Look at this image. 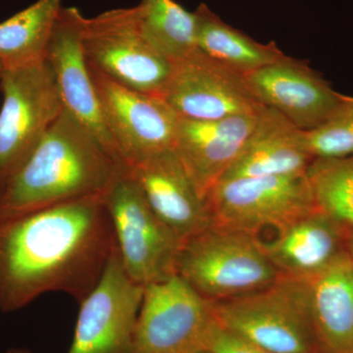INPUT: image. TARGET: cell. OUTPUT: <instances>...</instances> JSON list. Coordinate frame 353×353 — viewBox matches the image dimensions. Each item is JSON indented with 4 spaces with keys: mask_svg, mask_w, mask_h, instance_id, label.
Masks as SVG:
<instances>
[{
    "mask_svg": "<svg viewBox=\"0 0 353 353\" xmlns=\"http://www.w3.org/2000/svg\"><path fill=\"white\" fill-rule=\"evenodd\" d=\"M103 196H88L0 220V311L48 292L85 299L115 248Z\"/></svg>",
    "mask_w": 353,
    "mask_h": 353,
    "instance_id": "obj_1",
    "label": "cell"
},
{
    "mask_svg": "<svg viewBox=\"0 0 353 353\" xmlns=\"http://www.w3.org/2000/svg\"><path fill=\"white\" fill-rule=\"evenodd\" d=\"M124 170L63 108L31 154L0 183V220L88 196H103Z\"/></svg>",
    "mask_w": 353,
    "mask_h": 353,
    "instance_id": "obj_2",
    "label": "cell"
},
{
    "mask_svg": "<svg viewBox=\"0 0 353 353\" xmlns=\"http://www.w3.org/2000/svg\"><path fill=\"white\" fill-rule=\"evenodd\" d=\"M225 329L269 353H324L309 309L305 280L280 277L263 289L213 303Z\"/></svg>",
    "mask_w": 353,
    "mask_h": 353,
    "instance_id": "obj_3",
    "label": "cell"
},
{
    "mask_svg": "<svg viewBox=\"0 0 353 353\" xmlns=\"http://www.w3.org/2000/svg\"><path fill=\"white\" fill-rule=\"evenodd\" d=\"M176 274L212 303L256 292L281 276L259 236L211 225L183 241Z\"/></svg>",
    "mask_w": 353,
    "mask_h": 353,
    "instance_id": "obj_4",
    "label": "cell"
},
{
    "mask_svg": "<svg viewBox=\"0 0 353 353\" xmlns=\"http://www.w3.org/2000/svg\"><path fill=\"white\" fill-rule=\"evenodd\" d=\"M0 183L22 165L63 110L46 58L7 67L0 77Z\"/></svg>",
    "mask_w": 353,
    "mask_h": 353,
    "instance_id": "obj_5",
    "label": "cell"
},
{
    "mask_svg": "<svg viewBox=\"0 0 353 353\" xmlns=\"http://www.w3.org/2000/svg\"><path fill=\"white\" fill-rule=\"evenodd\" d=\"M82 43L88 66L125 87L162 97L174 64L143 37L137 6L85 18Z\"/></svg>",
    "mask_w": 353,
    "mask_h": 353,
    "instance_id": "obj_6",
    "label": "cell"
},
{
    "mask_svg": "<svg viewBox=\"0 0 353 353\" xmlns=\"http://www.w3.org/2000/svg\"><path fill=\"white\" fill-rule=\"evenodd\" d=\"M211 226L257 236L317 209L307 174L221 180L206 196Z\"/></svg>",
    "mask_w": 353,
    "mask_h": 353,
    "instance_id": "obj_7",
    "label": "cell"
},
{
    "mask_svg": "<svg viewBox=\"0 0 353 353\" xmlns=\"http://www.w3.org/2000/svg\"><path fill=\"white\" fill-rule=\"evenodd\" d=\"M103 201L129 277L148 285L175 275L182 243L152 212L127 169L120 172Z\"/></svg>",
    "mask_w": 353,
    "mask_h": 353,
    "instance_id": "obj_8",
    "label": "cell"
},
{
    "mask_svg": "<svg viewBox=\"0 0 353 353\" xmlns=\"http://www.w3.org/2000/svg\"><path fill=\"white\" fill-rule=\"evenodd\" d=\"M214 321L212 301L175 274L145 285L132 353H199Z\"/></svg>",
    "mask_w": 353,
    "mask_h": 353,
    "instance_id": "obj_9",
    "label": "cell"
},
{
    "mask_svg": "<svg viewBox=\"0 0 353 353\" xmlns=\"http://www.w3.org/2000/svg\"><path fill=\"white\" fill-rule=\"evenodd\" d=\"M88 68L123 168L173 148L179 116L163 97L125 87Z\"/></svg>",
    "mask_w": 353,
    "mask_h": 353,
    "instance_id": "obj_10",
    "label": "cell"
},
{
    "mask_svg": "<svg viewBox=\"0 0 353 353\" xmlns=\"http://www.w3.org/2000/svg\"><path fill=\"white\" fill-rule=\"evenodd\" d=\"M145 288L129 277L115 246L99 282L80 301L68 353H132Z\"/></svg>",
    "mask_w": 353,
    "mask_h": 353,
    "instance_id": "obj_11",
    "label": "cell"
},
{
    "mask_svg": "<svg viewBox=\"0 0 353 353\" xmlns=\"http://www.w3.org/2000/svg\"><path fill=\"white\" fill-rule=\"evenodd\" d=\"M162 97L179 117L219 120L260 112L245 75L199 50L174 63Z\"/></svg>",
    "mask_w": 353,
    "mask_h": 353,
    "instance_id": "obj_12",
    "label": "cell"
},
{
    "mask_svg": "<svg viewBox=\"0 0 353 353\" xmlns=\"http://www.w3.org/2000/svg\"><path fill=\"white\" fill-rule=\"evenodd\" d=\"M245 78L262 105L278 111L304 132L324 124L343 97L307 63L287 55Z\"/></svg>",
    "mask_w": 353,
    "mask_h": 353,
    "instance_id": "obj_13",
    "label": "cell"
},
{
    "mask_svg": "<svg viewBox=\"0 0 353 353\" xmlns=\"http://www.w3.org/2000/svg\"><path fill=\"white\" fill-rule=\"evenodd\" d=\"M85 17L77 7H63L46 48L64 108L101 141L121 167L115 146L102 117L94 81L83 50Z\"/></svg>",
    "mask_w": 353,
    "mask_h": 353,
    "instance_id": "obj_14",
    "label": "cell"
},
{
    "mask_svg": "<svg viewBox=\"0 0 353 353\" xmlns=\"http://www.w3.org/2000/svg\"><path fill=\"white\" fill-rule=\"evenodd\" d=\"M155 216L181 243L211 225L208 202L173 148L127 168Z\"/></svg>",
    "mask_w": 353,
    "mask_h": 353,
    "instance_id": "obj_15",
    "label": "cell"
},
{
    "mask_svg": "<svg viewBox=\"0 0 353 353\" xmlns=\"http://www.w3.org/2000/svg\"><path fill=\"white\" fill-rule=\"evenodd\" d=\"M259 114L219 120L179 117L173 150L204 199L240 154Z\"/></svg>",
    "mask_w": 353,
    "mask_h": 353,
    "instance_id": "obj_16",
    "label": "cell"
},
{
    "mask_svg": "<svg viewBox=\"0 0 353 353\" xmlns=\"http://www.w3.org/2000/svg\"><path fill=\"white\" fill-rule=\"evenodd\" d=\"M350 227L319 208L260 240L267 257L281 275L309 280L347 253Z\"/></svg>",
    "mask_w": 353,
    "mask_h": 353,
    "instance_id": "obj_17",
    "label": "cell"
},
{
    "mask_svg": "<svg viewBox=\"0 0 353 353\" xmlns=\"http://www.w3.org/2000/svg\"><path fill=\"white\" fill-rule=\"evenodd\" d=\"M314 160L304 131L278 111L263 106L240 154L221 180L301 175L307 174Z\"/></svg>",
    "mask_w": 353,
    "mask_h": 353,
    "instance_id": "obj_18",
    "label": "cell"
},
{
    "mask_svg": "<svg viewBox=\"0 0 353 353\" xmlns=\"http://www.w3.org/2000/svg\"><path fill=\"white\" fill-rule=\"evenodd\" d=\"M307 282L313 328L323 352L353 350V261L348 253Z\"/></svg>",
    "mask_w": 353,
    "mask_h": 353,
    "instance_id": "obj_19",
    "label": "cell"
},
{
    "mask_svg": "<svg viewBox=\"0 0 353 353\" xmlns=\"http://www.w3.org/2000/svg\"><path fill=\"white\" fill-rule=\"evenodd\" d=\"M196 50L239 73H252L285 54L275 43H261L228 25L201 3L194 11Z\"/></svg>",
    "mask_w": 353,
    "mask_h": 353,
    "instance_id": "obj_20",
    "label": "cell"
},
{
    "mask_svg": "<svg viewBox=\"0 0 353 353\" xmlns=\"http://www.w3.org/2000/svg\"><path fill=\"white\" fill-rule=\"evenodd\" d=\"M63 0L36 2L0 23V61L4 68L46 58Z\"/></svg>",
    "mask_w": 353,
    "mask_h": 353,
    "instance_id": "obj_21",
    "label": "cell"
},
{
    "mask_svg": "<svg viewBox=\"0 0 353 353\" xmlns=\"http://www.w3.org/2000/svg\"><path fill=\"white\" fill-rule=\"evenodd\" d=\"M141 32L172 63L196 50V21L175 0H141L137 6Z\"/></svg>",
    "mask_w": 353,
    "mask_h": 353,
    "instance_id": "obj_22",
    "label": "cell"
},
{
    "mask_svg": "<svg viewBox=\"0 0 353 353\" xmlns=\"http://www.w3.org/2000/svg\"><path fill=\"white\" fill-rule=\"evenodd\" d=\"M307 176L317 208L353 228V155L315 159Z\"/></svg>",
    "mask_w": 353,
    "mask_h": 353,
    "instance_id": "obj_23",
    "label": "cell"
},
{
    "mask_svg": "<svg viewBox=\"0 0 353 353\" xmlns=\"http://www.w3.org/2000/svg\"><path fill=\"white\" fill-rule=\"evenodd\" d=\"M304 138L314 159L353 155V97L343 95L329 119L312 131L304 132Z\"/></svg>",
    "mask_w": 353,
    "mask_h": 353,
    "instance_id": "obj_24",
    "label": "cell"
},
{
    "mask_svg": "<svg viewBox=\"0 0 353 353\" xmlns=\"http://www.w3.org/2000/svg\"><path fill=\"white\" fill-rule=\"evenodd\" d=\"M199 353H269L255 347L240 336L221 326L217 320L213 323L203 347Z\"/></svg>",
    "mask_w": 353,
    "mask_h": 353,
    "instance_id": "obj_25",
    "label": "cell"
},
{
    "mask_svg": "<svg viewBox=\"0 0 353 353\" xmlns=\"http://www.w3.org/2000/svg\"><path fill=\"white\" fill-rule=\"evenodd\" d=\"M347 253L353 261V228H350V231H348Z\"/></svg>",
    "mask_w": 353,
    "mask_h": 353,
    "instance_id": "obj_26",
    "label": "cell"
},
{
    "mask_svg": "<svg viewBox=\"0 0 353 353\" xmlns=\"http://www.w3.org/2000/svg\"><path fill=\"white\" fill-rule=\"evenodd\" d=\"M7 353H34L27 348L23 347H11L7 350Z\"/></svg>",
    "mask_w": 353,
    "mask_h": 353,
    "instance_id": "obj_27",
    "label": "cell"
},
{
    "mask_svg": "<svg viewBox=\"0 0 353 353\" xmlns=\"http://www.w3.org/2000/svg\"><path fill=\"white\" fill-rule=\"evenodd\" d=\"M2 71H3V64L0 61V77H1Z\"/></svg>",
    "mask_w": 353,
    "mask_h": 353,
    "instance_id": "obj_28",
    "label": "cell"
},
{
    "mask_svg": "<svg viewBox=\"0 0 353 353\" xmlns=\"http://www.w3.org/2000/svg\"><path fill=\"white\" fill-rule=\"evenodd\" d=\"M350 353H353V350H352V352H350Z\"/></svg>",
    "mask_w": 353,
    "mask_h": 353,
    "instance_id": "obj_29",
    "label": "cell"
}]
</instances>
